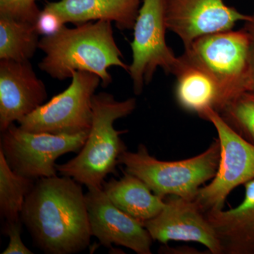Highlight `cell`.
Returning <instances> with one entry per match:
<instances>
[{
    "label": "cell",
    "mask_w": 254,
    "mask_h": 254,
    "mask_svg": "<svg viewBox=\"0 0 254 254\" xmlns=\"http://www.w3.org/2000/svg\"><path fill=\"white\" fill-rule=\"evenodd\" d=\"M21 220L44 253H79L90 245L86 194L81 184L71 177L37 180L25 199Z\"/></svg>",
    "instance_id": "obj_1"
},
{
    "label": "cell",
    "mask_w": 254,
    "mask_h": 254,
    "mask_svg": "<svg viewBox=\"0 0 254 254\" xmlns=\"http://www.w3.org/2000/svg\"><path fill=\"white\" fill-rule=\"evenodd\" d=\"M38 48L45 54L40 69L59 81L71 78L75 71H87L99 76L102 86L107 88L113 82L109 68L128 71L110 21H90L73 28L64 25L53 34L43 36Z\"/></svg>",
    "instance_id": "obj_2"
},
{
    "label": "cell",
    "mask_w": 254,
    "mask_h": 254,
    "mask_svg": "<svg viewBox=\"0 0 254 254\" xmlns=\"http://www.w3.org/2000/svg\"><path fill=\"white\" fill-rule=\"evenodd\" d=\"M136 108L133 98L119 101L105 92L93 95V120L88 138L76 157L67 163L57 164L60 175L71 177L87 188H103L108 175H118L119 157L127 150L120 136L127 131L117 130L114 124L131 115Z\"/></svg>",
    "instance_id": "obj_3"
},
{
    "label": "cell",
    "mask_w": 254,
    "mask_h": 254,
    "mask_svg": "<svg viewBox=\"0 0 254 254\" xmlns=\"http://www.w3.org/2000/svg\"><path fill=\"white\" fill-rule=\"evenodd\" d=\"M220 155L218 138L200 154L177 161L158 160L144 144H140L136 152L122 153L118 165L125 166V171L139 178L164 199L176 195L194 200L201 185L216 175Z\"/></svg>",
    "instance_id": "obj_4"
},
{
    "label": "cell",
    "mask_w": 254,
    "mask_h": 254,
    "mask_svg": "<svg viewBox=\"0 0 254 254\" xmlns=\"http://www.w3.org/2000/svg\"><path fill=\"white\" fill-rule=\"evenodd\" d=\"M181 56L216 82L218 113L229 102L251 90L250 39L244 27L200 37L185 48Z\"/></svg>",
    "instance_id": "obj_5"
},
{
    "label": "cell",
    "mask_w": 254,
    "mask_h": 254,
    "mask_svg": "<svg viewBox=\"0 0 254 254\" xmlns=\"http://www.w3.org/2000/svg\"><path fill=\"white\" fill-rule=\"evenodd\" d=\"M66 90L18 122L20 128L33 133L76 135L91 130L92 100L101 84L99 76L75 71Z\"/></svg>",
    "instance_id": "obj_6"
},
{
    "label": "cell",
    "mask_w": 254,
    "mask_h": 254,
    "mask_svg": "<svg viewBox=\"0 0 254 254\" xmlns=\"http://www.w3.org/2000/svg\"><path fill=\"white\" fill-rule=\"evenodd\" d=\"M203 120L215 127L220 148L216 175L200 187L194 199L207 213L222 210L232 190L254 180V145L234 131L215 110H207Z\"/></svg>",
    "instance_id": "obj_7"
},
{
    "label": "cell",
    "mask_w": 254,
    "mask_h": 254,
    "mask_svg": "<svg viewBox=\"0 0 254 254\" xmlns=\"http://www.w3.org/2000/svg\"><path fill=\"white\" fill-rule=\"evenodd\" d=\"M1 133L0 150L11 170L37 180L56 176V160L66 153H78L89 131L76 135L33 133L14 123Z\"/></svg>",
    "instance_id": "obj_8"
},
{
    "label": "cell",
    "mask_w": 254,
    "mask_h": 254,
    "mask_svg": "<svg viewBox=\"0 0 254 254\" xmlns=\"http://www.w3.org/2000/svg\"><path fill=\"white\" fill-rule=\"evenodd\" d=\"M133 30L128 73L133 91L138 95L153 80L158 68L174 75L180 60L167 44L164 0H143Z\"/></svg>",
    "instance_id": "obj_9"
},
{
    "label": "cell",
    "mask_w": 254,
    "mask_h": 254,
    "mask_svg": "<svg viewBox=\"0 0 254 254\" xmlns=\"http://www.w3.org/2000/svg\"><path fill=\"white\" fill-rule=\"evenodd\" d=\"M165 22L185 48L200 37L233 29L251 15L230 6L224 0H164Z\"/></svg>",
    "instance_id": "obj_10"
},
{
    "label": "cell",
    "mask_w": 254,
    "mask_h": 254,
    "mask_svg": "<svg viewBox=\"0 0 254 254\" xmlns=\"http://www.w3.org/2000/svg\"><path fill=\"white\" fill-rule=\"evenodd\" d=\"M165 201L158 215L143 224L153 240L197 242L211 254H222L215 230L194 200L169 195Z\"/></svg>",
    "instance_id": "obj_11"
},
{
    "label": "cell",
    "mask_w": 254,
    "mask_h": 254,
    "mask_svg": "<svg viewBox=\"0 0 254 254\" xmlns=\"http://www.w3.org/2000/svg\"><path fill=\"white\" fill-rule=\"evenodd\" d=\"M87 210L92 236L110 248L123 246L138 254H151L153 239L143 224L112 203L103 188L88 187Z\"/></svg>",
    "instance_id": "obj_12"
},
{
    "label": "cell",
    "mask_w": 254,
    "mask_h": 254,
    "mask_svg": "<svg viewBox=\"0 0 254 254\" xmlns=\"http://www.w3.org/2000/svg\"><path fill=\"white\" fill-rule=\"evenodd\" d=\"M48 98L30 61L0 60V131L26 118Z\"/></svg>",
    "instance_id": "obj_13"
},
{
    "label": "cell",
    "mask_w": 254,
    "mask_h": 254,
    "mask_svg": "<svg viewBox=\"0 0 254 254\" xmlns=\"http://www.w3.org/2000/svg\"><path fill=\"white\" fill-rule=\"evenodd\" d=\"M142 2L143 0H60L48 1L43 10L55 14L63 25L108 21L125 31L133 30Z\"/></svg>",
    "instance_id": "obj_14"
},
{
    "label": "cell",
    "mask_w": 254,
    "mask_h": 254,
    "mask_svg": "<svg viewBox=\"0 0 254 254\" xmlns=\"http://www.w3.org/2000/svg\"><path fill=\"white\" fill-rule=\"evenodd\" d=\"M245 198L230 210L205 213L222 254H254V180L245 185Z\"/></svg>",
    "instance_id": "obj_15"
},
{
    "label": "cell",
    "mask_w": 254,
    "mask_h": 254,
    "mask_svg": "<svg viewBox=\"0 0 254 254\" xmlns=\"http://www.w3.org/2000/svg\"><path fill=\"white\" fill-rule=\"evenodd\" d=\"M174 76L176 77L175 96L179 106L203 119L210 108L216 110L219 90L216 82L206 71L182 56Z\"/></svg>",
    "instance_id": "obj_16"
},
{
    "label": "cell",
    "mask_w": 254,
    "mask_h": 254,
    "mask_svg": "<svg viewBox=\"0 0 254 254\" xmlns=\"http://www.w3.org/2000/svg\"><path fill=\"white\" fill-rule=\"evenodd\" d=\"M122 170L121 178L103 183L105 194L115 206L142 224L155 218L163 208L165 199L155 194L139 178Z\"/></svg>",
    "instance_id": "obj_17"
},
{
    "label": "cell",
    "mask_w": 254,
    "mask_h": 254,
    "mask_svg": "<svg viewBox=\"0 0 254 254\" xmlns=\"http://www.w3.org/2000/svg\"><path fill=\"white\" fill-rule=\"evenodd\" d=\"M36 24L0 16V60L28 62L39 49Z\"/></svg>",
    "instance_id": "obj_18"
},
{
    "label": "cell",
    "mask_w": 254,
    "mask_h": 254,
    "mask_svg": "<svg viewBox=\"0 0 254 254\" xmlns=\"http://www.w3.org/2000/svg\"><path fill=\"white\" fill-rule=\"evenodd\" d=\"M36 181L13 171L0 150V215L4 222L21 220L25 199Z\"/></svg>",
    "instance_id": "obj_19"
},
{
    "label": "cell",
    "mask_w": 254,
    "mask_h": 254,
    "mask_svg": "<svg viewBox=\"0 0 254 254\" xmlns=\"http://www.w3.org/2000/svg\"><path fill=\"white\" fill-rule=\"evenodd\" d=\"M218 113L234 131L254 145V91L242 93Z\"/></svg>",
    "instance_id": "obj_20"
},
{
    "label": "cell",
    "mask_w": 254,
    "mask_h": 254,
    "mask_svg": "<svg viewBox=\"0 0 254 254\" xmlns=\"http://www.w3.org/2000/svg\"><path fill=\"white\" fill-rule=\"evenodd\" d=\"M41 13L36 0H0V16L36 24Z\"/></svg>",
    "instance_id": "obj_21"
},
{
    "label": "cell",
    "mask_w": 254,
    "mask_h": 254,
    "mask_svg": "<svg viewBox=\"0 0 254 254\" xmlns=\"http://www.w3.org/2000/svg\"><path fill=\"white\" fill-rule=\"evenodd\" d=\"M21 220L15 222H4L2 231L4 235L9 237V242L2 254H32L21 240Z\"/></svg>",
    "instance_id": "obj_22"
},
{
    "label": "cell",
    "mask_w": 254,
    "mask_h": 254,
    "mask_svg": "<svg viewBox=\"0 0 254 254\" xmlns=\"http://www.w3.org/2000/svg\"><path fill=\"white\" fill-rule=\"evenodd\" d=\"M36 26L40 34L47 36L58 31L64 25L55 14L43 9Z\"/></svg>",
    "instance_id": "obj_23"
},
{
    "label": "cell",
    "mask_w": 254,
    "mask_h": 254,
    "mask_svg": "<svg viewBox=\"0 0 254 254\" xmlns=\"http://www.w3.org/2000/svg\"><path fill=\"white\" fill-rule=\"evenodd\" d=\"M244 28L250 36L251 90L254 91V12L251 14L250 19L245 21Z\"/></svg>",
    "instance_id": "obj_24"
}]
</instances>
